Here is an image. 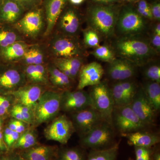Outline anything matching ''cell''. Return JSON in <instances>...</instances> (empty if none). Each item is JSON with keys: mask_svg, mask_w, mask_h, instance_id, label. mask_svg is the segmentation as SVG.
Returning a JSON list of instances; mask_svg holds the SVG:
<instances>
[{"mask_svg": "<svg viewBox=\"0 0 160 160\" xmlns=\"http://www.w3.org/2000/svg\"><path fill=\"white\" fill-rule=\"evenodd\" d=\"M89 107H92L91 98L89 92L84 89L62 92L61 111L71 113Z\"/></svg>", "mask_w": 160, "mask_h": 160, "instance_id": "8fae6325", "label": "cell"}, {"mask_svg": "<svg viewBox=\"0 0 160 160\" xmlns=\"http://www.w3.org/2000/svg\"><path fill=\"white\" fill-rule=\"evenodd\" d=\"M13 26L22 35L30 38H38L46 29L44 12L39 8L29 10Z\"/></svg>", "mask_w": 160, "mask_h": 160, "instance_id": "5b68a950", "label": "cell"}, {"mask_svg": "<svg viewBox=\"0 0 160 160\" xmlns=\"http://www.w3.org/2000/svg\"><path fill=\"white\" fill-rule=\"evenodd\" d=\"M16 120V130L15 131L21 134L23 132L26 131L28 129H29L31 126L28 123L20 121V120Z\"/></svg>", "mask_w": 160, "mask_h": 160, "instance_id": "7bdbcfd3", "label": "cell"}, {"mask_svg": "<svg viewBox=\"0 0 160 160\" xmlns=\"http://www.w3.org/2000/svg\"><path fill=\"white\" fill-rule=\"evenodd\" d=\"M9 151L4 141L2 132H0V155L4 154Z\"/></svg>", "mask_w": 160, "mask_h": 160, "instance_id": "bcb514c9", "label": "cell"}, {"mask_svg": "<svg viewBox=\"0 0 160 160\" xmlns=\"http://www.w3.org/2000/svg\"><path fill=\"white\" fill-rule=\"evenodd\" d=\"M71 114V120L75 129L79 133L80 136L101 122L106 121L102 115L93 107H88Z\"/></svg>", "mask_w": 160, "mask_h": 160, "instance_id": "7c38bea8", "label": "cell"}, {"mask_svg": "<svg viewBox=\"0 0 160 160\" xmlns=\"http://www.w3.org/2000/svg\"><path fill=\"white\" fill-rule=\"evenodd\" d=\"M2 132L6 146L9 151H10L19 137L20 134L9 129L6 125L4 126Z\"/></svg>", "mask_w": 160, "mask_h": 160, "instance_id": "8d00e7d4", "label": "cell"}, {"mask_svg": "<svg viewBox=\"0 0 160 160\" xmlns=\"http://www.w3.org/2000/svg\"><path fill=\"white\" fill-rule=\"evenodd\" d=\"M49 122L44 131V136L48 141L65 145L76 132L71 119L66 115H58Z\"/></svg>", "mask_w": 160, "mask_h": 160, "instance_id": "9c48e42d", "label": "cell"}, {"mask_svg": "<svg viewBox=\"0 0 160 160\" xmlns=\"http://www.w3.org/2000/svg\"><path fill=\"white\" fill-rule=\"evenodd\" d=\"M137 11L142 18H146L149 20L153 19L150 6L145 0H140L139 2Z\"/></svg>", "mask_w": 160, "mask_h": 160, "instance_id": "f35d334b", "label": "cell"}, {"mask_svg": "<svg viewBox=\"0 0 160 160\" xmlns=\"http://www.w3.org/2000/svg\"><path fill=\"white\" fill-rule=\"evenodd\" d=\"M154 34L160 36V23H158L157 26H155L154 29Z\"/></svg>", "mask_w": 160, "mask_h": 160, "instance_id": "816d5d0a", "label": "cell"}, {"mask_svg": "<svg viewBox=\"0 0 160 160\" xmlns=\"http://www.w3.org/2000/svg\"><path fill=\"white\" fill-rule=\"evenodd\" d=\"M91 53L98 59L107 62H111L116 58L114 52L108 46H98Z\"/></svg>", "mask_w": 160, "mask_h": 160, "instance_id": "836d02e7", "label": "cell"}, {"mask_svg": "<svg viewBox=\"0 0 160 160\" xmlns=\"http://www.w3.org/2000/svg\"><path fill=\"white\" fill-rule=\"evenodd\" d=\"M47 67L52 88L61 92L71 90L72 80L60 71L53 63L47 64Z\"/></svg>", "mask_w": 160, "mask_h": 160, "instance_id": "d4e9b609", "label": "cell"}, {"mask_svg": "<svg viewBox=\"0 0 160 160\" xmlns=\"http://www.w3.org/2000/svg\"><path fill=\"white\" fill-rule=\"evenodd\" d=\"M149 160H160V152L159 150L154 152L152 155L150 156Z\"/></svg>", "mask_w": 160, "mask_h": 160, "instance_id": "7dc6e473", "label": "cell"}, {"mask_svg": "<svg viewBox=\"0 0 160 160\" xmlns=\"http://www.w3.org/2000/svg\"><path fill=\"white\" fill-rule=\"evenodd\" d=\"M0 22H1V21H0Z\"/></svg>", "mask_w": 160, "mask_h": 160, "instance_id": "11a10c76", "label": "cell"}, {"mask_svg": "<svg viewBox=\"0 0 160 160\" xmlns=\"http://www.w3.org/2000/svg\"><path fill=\"white\" fill-rule=\"evenodd\" d=\"M107 72L112 79L125 81L134 76L136 73V65L126 59L115 58L109 63Z\"/></svg>", "mask_w": 160, "mask_h": 160, "instance_id": "44dd1931", "label": "cell"}, {"mask_svg": "<svg viewBox=\"0 0 160 160\" xmlns=\"http://www.w3.org/2000/svg\"><path fill=\"white\" fill-rule=\"evenodd\" d=\"M123 1H126V2H135V1H137V0H123Z\"/></svg>", "mask_w": 160, "mask_h": 160, "instance_id": "f5cc1de1", "label": "cell"}, {"mask_svg": "<svg viewBox=\"0 0 160 160\" xmlns=\"http://www.w3.org/2000/svg\"><path fill=\"white\" fill-rule=\"evenodd\" d=\"M143 130L122 135L127 139L128 144L130 146L150 148L160 142V137L158 135Z\"/></svg>", "mask_w": 160, "mask_h": 160, "instance_id": "cb8c5ba5", "label": "cell"}, {"mask_svg": "<svg viewBox=\"0 0 160 160\" xmlns=\"http://www.w3.org/2000/svg\"><path fill=\"white\" fill-rule=\"evenodd\" d=\"M152 15L153 19L160 21V4L156 2L150 6Z\"/></svg>", "mask_w": 160, "mask_h": 160, "instance_id": "ee69618b", "label": "cell"}, {"mask_svg": "<svg viewBox=\"0 0 160 160\" xmlns=\"http://www.w3.org/2000/svg\"><path fill=\"white\" fill-rule=\"evenodd\" d=\"M14 103V98L12 95L0 94V117L6 120L9 118Z\"/></svg>", "mask_w": 160, "mask_h": 160, "instance_id": "1f68e13d", "label": "cell"}, {"mask_svg": "<svg viewBox=\"0 0 160 160\" xmlns=\"http://www.w3.org/2000/svg\"><path fill=\"white\" fill-rule=\"evenodd\" d=\"M129 106L145 126H151L154 124L156 112L149 104L142 87L138 89Z\"/></svg>", "mask_w": 160, "mask_h": 160, "instance_id": "2e32d148", "label": "cell"}, {"mask_svg": "<svg viewBox=\"0 0 160 160\" xmlns=\"http://www.w3.org/2000/svg\"><path fill=\"white\" fill-rule=\"evenodd\" d=\"M81 19L76 10L72 7L64 9L56 24L58 33L77 37L81 29Z\"/></svg>", "mask_w": 160, "mask_h": 160, "instance_id": "9a60e30c", "label": "cell"}, {"mask_svg": "<svg viewBox=\"0 0 160 160\" xmlns=\"http://www.w3.org/2000/svg\"><path fill=\"white\" fill-rule=\"evenodd\" d=\"M6 120L5 119L0 117V132H2L3 128L6 123Z\"/></svg>", "mask_w": 160, "mask_h": 160, "instance_id": "681fc988", "label": "cell"}, {"mask_svg": "<svg viewBox=\"0 0 160 160\" xmlns=\"http://www.w3.org/2000/svg\"><path fill=\"white\" fill-rule=\"evenodd\" d=\"M59 150L58 146L39 143L29 149L18 152L25 160H56Z\"/></svg>", "mask_w": 160, "mask_h": 160, "instance_id": "ffe728a7", "label": "cell"}, {"mask_svg": "<svg viewBox=\"0 0 160 160\" xmlns=\"http://www.w3.org/2000/svg\"><path fill=\"white\" fill-rule=\"evenodd\" d=\"M119 143L105 149H91L87 160H116L119 149Z\"/></svg>", "mask_w": 160, "mask_h": 160, "instance_id": "f546056e", "label": "cell"}, {"mask_svg": "<svg viewBox=\"0 0 160 160\" xmlns=\"http://www.w3.org/2000/svg\"><path fill=\"white\" fill-rule=\"evenodd\" d=\"M134 148L136 160H150L151 156L150 148L141 146H134Z\"/></svg>", "mask_w": 160, "mask_h": 160, "instance_id": "ab89813d", "label": "cell"}, {"mask_svg": "<svg viewBox=\"0 0 160 160\" xmlns=\"http://www.w3.org/2000/svg\"><path fill=\"white\" fill-rule=\"evenodd\" d=\"M118 28L119 31L125 34L139 33L146 27V23L138 12L130 7H126L122 10L118 16Z\"/></svg>", "mask_w": 160, "mask_h": 160, "instance_id": "4fadbf2b", "label": "cell"}, {"mask_svg": "<svg viewBox=\"0 0 160 160\" xmlns=\"http://www.w3.org/2000/svg\"><path fill=\"white\" fill-rule=\"evenodd\" d=\"M3 0H0V4H1V3L2 2Z\"/></svg>", "mask_w": 160, "mask_h": 160, "instance_id": "db71d44e", "label": "cell"}, {"mask_svg": "<svg viewBox=\"0 0 160 160\" xmlns=\"http://www.w3.org/2000/svg\"><path fill=\"white\" fill-rule=\"evenodd\" d=\"M112 124L121 134L131 133L146 128L129 105L114 107L112 113Z\"/></svg>", "mask_w": 160, "mask_h": 160, "instance_id": "ba28073f", "label": "cell"}, {"mask_svg": "<svg viewBox=\"0 0 160 160\" xmlns=\"http://www.w3.org/2000/svg\"><path fill=\"white\" fill-rule=\"evenodd\" d=\"M96 2L101 3V4H109L118 2V0H93Z\"/></svg>", "mask_w": 160, "mask_h": 160, "instance_id": "c3c4849f", "label": "cell"}, {"mask_svg": "<svg viewBox=\"0 0 160 160\" xmlns=\"http://www.w3.org/2000/svg\"><path fill=\"white\" fill-rule=\"evenodd\" d=\"M26 11L15 0H3L0 4V21L14 25L22 17Z\"/></svg>", "mask_w": 160, "mask_h": 160, "instance_id": "603a6c76", "label": "cell"}, {"mask_svg": "<svg viewBox=\"0 0 160 160\" xmlns=\"http://www.w3.org/2000/svg\"><path fill=\"white\" fill-rule=\"evenodd\" d=\"M48 89L45 86L36 84H26L11 93L15 103L21 104L32 111L42 95Z\"/></svg>", "mask_w": 160, "mask_h": 160, "instance_id": "5bb4252c", "label": "cell"}, {"mask_svg": "<svg viewBox=\"0 0 160 160\" xmlns=\"http://www.w3.org/2000/svg\"><path fill=\"white\" fill-rule=\"evenodd\" d=\"M68 0H45L44 14L46 27L45 37L49 36L53 31L60 15L66 7Z\"/></svg>", "mask_w": 160, "mask_h": 160, "instance_id": "d6986e66", "label": "cell"}, {"mask_svg": "<svg viewBox=\"0 0 160 160\" xmlns=\"http://www.w3.org/2000/svg\"><path fill=\"white\" fill-rule=\"evenodd\" d=\"M80 137V143L85 148L91 149H105L104 147L112 142L114 132L112 125L103 121Z\"/></svg>", "mask_w": 160, "mask_h": 160, "instance_id": "8992f818", "label": "cell"}, {"mask_svg": "<svg viewBox=\"0 0 160 160\" xmlns=\"http://www.w3.org/2000/svg\"><path fill=\"white\" fill-rule=\"evenodd\" d=\"M56 160H85L82 151L78 148H66L59 150Z\"/></svg>", "mask_w": 160, "mask_h": 160, "instance_id": "d6a6232c", "label": "cell"}, {"mask_svg": "<svg viewBox=\"0 0 160 160\" xmlns=\"http://www.w3.org/2000/svg\"><path fill=\"white\" fill-rule=\"evenodd\" d=\"M118 16L112 7L96 5L92 6L88 10V21L92 29L99 34L109 37L114 32Z\"/></svg>", "mask_w": 160, "mask_h": 160, "instance_id": "3957f363", "label": "cell"}, {"mask_svg": "<svg viewBox=\"0 0 160 160\" xmlns=\"http://www.w3.org/2000/svg\"><path fill=\"white\" fill-rule=\"evenodd\" d=\"M39 143L36 129L34 127H30L20 134L17 141L15 143L10 151H19L25 150L35 146Z\"/></svg>", "mask_w": 160, "mask_h": 160, "instance_id": "4316f807", "label": "cell"}, {"mask_svg": "<svg viewBox=\"0 0 160 160\" xmlns=\"http://www.w3.org/2000/svg\"><path fill=\"white\" fill-rule=\"evenodd\" d=\"M30 45L24 41H18L1 50L3 58L8 62H16L22 59Z\"/></svg>", "mask_w": 160, "mask_h": 160, "instance_id": "484cf974", "label": "cell"}, {"mask_svg": "<svg viewBox=\"0 0 160 160\" xmlns=\"http://www.w3.org/2000/svg\"><path fill=\"white\" fill-rule=\"evenodd\" d=\"M62 92L48 89L43 92L33 111L32 127L37 128L43 123H49L58 115Z\"/></svg>", "mask_w": 160, "mask_h": 160, "instance_id": "7a4b0ae2", "label": "cell"}, {"mask_svg": "<svg viewBox=\"0 0 160 160\" xmlns=\"http://www.w3.org/2000/svg\"><path fill=\"white\" fill-rule=\"evenodd\" d=\"M48 49L54 58L81 57L83 49L77 37L57 33L49 41Z\"/></svg>", "mask_w": 160, "mask_h": 160, "instance_id": "277c9868", "label": "cell"}, {"mask_svg": "<svg viewBox=\"0 0 160 160\" xmlns=\"http://www.w3.org/2000/svg\"><path fill=\"white\" fill-rule=\"evenodd\" d=\"M26 84V76L21 65L0 67V94H10Z\"/></svg>", "mask_w": 160, "mask_h": 160, "instance_id": "30bf717a", "label": "cell"}, {"mask_svg": "<svg viewBox=\"0 0 160 160\" xmlns=\"http://www.w3.org/2000/svg\"><path fill=\"white\" fill-rule=\"evenodd\" d=\"M147 100L156 112L160 109V85L156 82L149 81L142 87Z\"/></svg>", "mask_w": 160, "mask_h": 160, "instance_id": "83f0119b", "label": "cell"}, {"mask_svg": "<svg viewBox=\"0 0 160 160\" xmlns=\"http://www.w3.org/2000/svg\"><path fill=\"white\" fill-rule=\"evenodd\" d=\"M22 66L28 84H36L52 89L49 82L47 65Z\"/></svg>", "mask_w": 160, "mask_h": 160, "instance_id": "7402d4cb", "label": "cell"}, {"mask_svg": "<svg viewBox=\"0 0 160 160\" xmlns=\"http://www.w3.org/2000/svg\"><path fill=\"white\" fill-rule=\"evenodd\" d=\"M29 49L31 53L33 65L46 64V54L44 49L40 45L30 46Z\"/></svg>", "mask_w": 160, "mask_h": 160, "instance_id": "e575fe53", "label": "cell"}, {"mask_svg": "<svg viewBox=\"0 0 160 160\" xmlns=\"http://www.w3.org/2000/svg\"><path fill=\"white\" fill-rule=\"evenodd\" d=\"M138 89L137 86L132 81L126 80L115 84L110 89L114 107L130 105Z\"/></svg>", "mask_w": 160, "mask_h": 160, "instance_id": "e0dca14e", "label": "cell"}, {"mask_svg": "<svg viewBox=\"0 0 160 160\" xmlns=\"http://www.w3.org/2000/svg\"><path fill=\"white\" fill-rule=\"evenodd\" d=\"M23 41L22 35L14 26H6L0 28V49L6 48L12 44Z\"/></svg>", "mask_w": 160, "mask_h": 160, "instance_id": "f1b7e54d", "label": "cell"}, {"mask_svg": "<svg viewBox=\"0 0 160 160\" xmlns=\"http://www.w3.org/2000/svg\"><path fill=\"white\" fill-rule=\"evenodd\" d=\"M102 66L97 62L82 66L79 72L77 89L82 90L86 87L97 85L101 82L104 74Z\"/></svg>", "mask_w": 160, "mask_h": 160, "instance_id": "ac0fdd59", "label": "cell"}, {"mask_svg": "<svg viewBox=\"0 0 160 160\" xmlns=\"http://www.w3.org/2000/svg\"><path fill=\"white\" fill-rule=\"evenodd\" d=\"M66 66L71 75L72 79L74 81L78 78L79 72L82 66L83 61L81 57L69 58H55Z\"/></svg>", "mask_w": 160, "mask_h": 160, "instance_id": "4dcf8cb0", "label": "cell"}, {"mask_svg": "<svg viewBox=\"0 0 160 160\" xmlns=\"http://www.w3.org/2000/svg\"><path fill=\"white\" fill-rule=\"evenodd\" d=\"M92 107L101 113L106 122L112 125V113L114 102L110 89L106 83L101 82L92 86L89 92Z\"/></svg>", "mask_w": 160, "mask_h": 160, "instance_id": "52a82bcc", "label": "cell"}, {"mask_svg": "<svg viewBox=\"0 0 160 160\" xmlns=\"http://www.w3.org/2000/svg\"><path fill=\"white\" fill-rule=\"evenodd\" d=\"M0 160H25L18 151L12 150L0 155Z\"/></svg>", "mask_w": 160, "mask_h": 160, "instance_id": "b9f144b4", "label": "cell"}, {"mask_svg": "<svg viewBox=\"0 0 160 160\" xmlns=\"http://www.w3.org/2000/svg\"><path fill=\"white\" fill-rule=\"evenodd\" d=\"M152 45L153 48L156 49L158 51H160V36L153 34L151 39Z\"/></svg>", "mask_w": 160, "mask_h": 160, "instance_id": "f6af8a7d", "label": "cell"}, {"mask_svg": "<svg viewBox=\"0 0 160 160\" xmlns=\"http://www.w3.org/2000/svg\"><path fill=\"white\" fill-rule=\"evenodd\" d=\"M69 2L73 5H79L82 4L85 0H69Z\"/></svg>", "mask_w": 160, "mask_h": 160, "instance_id": "f907efd6", "label": "cell"}, {"mask_svg": "<svg viewBox=\"0 0 160 160\" xmlns=\"http://www.w3.org/2000/svg\"><path fill=\"white\" fill-rule=\"evenodd\" d=\"M144 75L149 81L160 83V67L158 65L148 66L144 71Z\"/></svg>", "mask_w": 160, "mask_h": 160, "instance_id": "74e56055", "label": "cell"}, {"mask_svg": "<svg viewBox=\"0 0 160 160\" xmlns=\"http://www.w3.org/2000/svg\"><path fill=\"white\" fill-rule=\"evenodd\" d=\"M114 47L121 58L129 60L136 66L147 62L155 54V49L149 43L137 38H122L116 41Z\"/></svg>", "mask_w": 160, "mask_h": 160, "instance_id": "6da1fadb", "label": "cell"}, {"mask_svg": "<svg viewBox=\"0 0 160 160\" xmlns=\"http://www.w3.org/2000/svg\"><path fill=\"white\" fill-rule=\"evenodd\" d=\"M20 4L26 11L38 8L42 0H15Z\"/></svg>", "mask_w": 160, "mask_h": 160, "instance_id": "60d3db41", "label": "cell"}, {"mask_svg": "<svg viewBox=\"0 0 160 160\" xmlns=\"http://www.w3.org/2000/svg\"><path fill=\"white\" fill-rule=\"evenodd\" d=\"M84 42L87 47L89 48H96L99 46V33L91 28L86 29L84 32Z\"/></svg>", "mask_w": 160, "mask_h": 160, "instance_id": "d590c367", "label": "cell"}]
</instances>
